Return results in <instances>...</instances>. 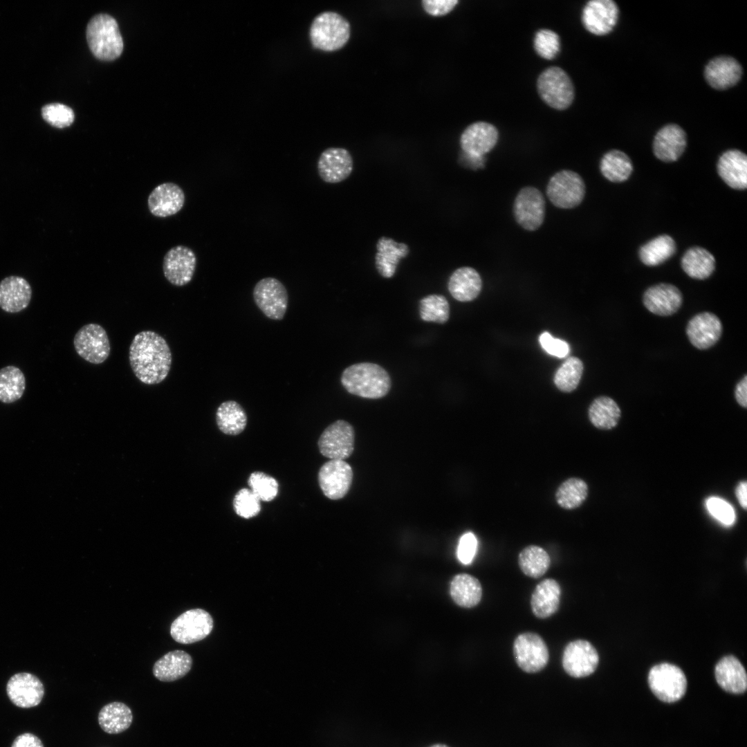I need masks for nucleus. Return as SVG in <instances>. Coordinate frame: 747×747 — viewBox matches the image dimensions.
Masks as SVG:
<instances>
[{"mask_svg": "<svg viewBox=\"0 0 747 747\" xmlns=\"http://www.w3.org/2000/svg\"><path fill=\"white\" fill-rule=\"evenodd\" d=\"M129 361L135 376L146 385H156L168 376L172 363L167 342L153 331H142L133 338Z\"/></svg>", "mask_w": 747, "mask_h": 747, "instance_id": "f257e3e1", "label": "nucleus"}, {"mask_svg": "<svg viewBox=\"0 0 747 747\" xmlns=\"http://www.w3.org/2000/svg\"><path fill=\"white\" fill-rule=\"evenodd\" d=\"M341 383L350 394L365 398H380L387 394L391 379L387 371L377 364L360 362L346 368Z\"/></svg>", "mask_w": 747, "mask_h": 747, "instance_id": "f03ea898", "label": "nucleus"}, {"mask_svg": "<svg viewBox=\"0 0 747 747\" xmlns=\"http://www.w3.org/2000/svg\"><path fill=\"white\" fill-rule=\"evenodd\" d=\"M86 39L93 54L102 60H113L123 50V41L116 20L107 14L93 17L86 28Z\"/></svg>", "mask_w": 747, "mask_h": 747, "instance_id": "7ed1b4c3", "label": "nucleus"}, {"mask_svg": "<svg viewBox=\"0 0 747 747\" xmlns=\"http://www.w3.org/2000/svg\"><path fill=\"white\" fill-rule=\"evenodd\" d=\"M351 28L349 21L333 11H324L313 20L309 30L312 46L331 52L342 48L349 41Z\"/></svg>", "mask_w": 747, "mask_h": 747, "instance_id": "20e7f679", "label": "nucleus"}, {"mask_svg": "<svg viewBox=\"0 0 747 747\" xmlns=\"http://www.w3.org/2000/svg\"><path fill=\"white\" fill-rule=\"evenodd\" d=\"M537 86L542 100L553 109H566L573 101L572 81L560 67L551 66L542 71L538 77Z\"/></svg>", "mask_w": 747, "mask_h": 747, "instance_id": "39448f33", "label": "nucleus"}, {"mask_svg": "<svg viewBox=\"0 0 747 747\" xmlns=\"http://www.w3.org/2000/svg\"><path fill=\"white\" fill-rule=\"evenodd\" d=\"M648 684L661 701L673 703L681 699L687 690V679L678 666L662 663L653 666L648 674Z\"/></svg>", "mask_w": 747, "mask_h": 747, "instance_id": "423d86ee", "label": "nucleus"}, {"mask_svg": "<svg viewBox=\"0 0 747 747\" xmlns=\"http://www.w3.org/2000/svg\"><path fill=\"white\" fill-rule=\"evenodd\" d=\"M513 651L517 665L527 673L539 672L548 663V646L542 637L535 632L519 634L513 642Z\"/></svg>", "mask_w": 747, "mask_h": 747, "instance_id": "0eeeda50", "label": "nucleus"}, {"mask_svg": "<svg viewBox=\"0 0 747 747\" xmlns=\"http://www.w3.org/2000/svg\"><path fill=\"white\" fill-rule=\"evenodd\" d=\"M546 194L556 207L570 209L578 206L585 194V185L582 177L571 170H562L549 180Z\"/></svg>", "mask_w": 747, "mask_h": 747, "instance_id": "6e6552de", "label": "nucleus"}, {"mask_svg": "<svg viewBox=\"0 0 747 747\" xmlns=\"http://www.w3.org/2000/svg\"><path fill=\"white\" fill-rule=\"evenodd\" d=\"M73 346L79 356L94 365L106 361L111 351L107 331L95 323L85 324L77 331L73 338Z\"/></svg>", "mask_w": 747, "mask_h": 747, "instance_id": "1a4fd4ad", "label": "nucleus"}, {"mask_svg": "<svg viewBox=\"0 0 747 747\" xmlns=\"http://www.w3.org/2000/svg\"><path fill=\"white\" fill-rule=\"evenodd\" d=\"M211 615L202 609H192L178 616L172 623L170 634L178 643L191 644L206 638L213 629Z\"/></svg>", "mask_w": 747, "mask_h": 747, "instance_id": "9d476101", "label": "nucleus"}, {"mask_svg": "<svg viewBox=\"0 0 747 747\" xmlns=\"http://www.w3.org/2000/svg\"><path fill=\"white\" fill-rule=\"evenodd\" d=\"M252 294L256 305L267 317L273 320L284 318L288 295L279 279L272 277L261 279L255 284Z\"/></svg>", "mask_w": 747, "mask_h": 747, "instance_id": "9b49d317", "label": "nucleus"}, {"mask_svg": "<svg viewBox=\"0 0 747 747\" xmlns=\"http://www.w3.org/2000/svg\"><path fill=\"white\" fill-rule=\"evenodd\" d=\"M354 442L352 425L346 421L338 420L323 431L318 440V448L324 456L344 461L351 455Z\"/></svg>", "mask_w": 747, "mask_h": 747, "instance_id": "f8f14e48", "label": "nucleus"}, {"mask_svg": "<svg viewBox=\"0 0 747 747\" xmlns=\"http://www.w3.org/2000/svg\"><path fill=\"white\" fill-rule=\"evenodd\" d=\"M598 663V653L587 640H572L564 649L562 665L566 673L572 677L583 678L591 675L596 671Z\"/></svg>", "mask_w": 747, "mask_h": 747, "instance_id": "ddd939ff", "label": "nucleus"}, {"mask_svg": "<svg viewBox=\"0 0 747 747\" xmlns=\"http://www.w3.org/2000/svg\"><path fill=\"white\" fill-rule=\"evenodd\" d=\"M513 212L522 228L529 231L538 229L545 215V201L541 192L534 187H523L515 199Z\"/></svg>", "mask_w": 747, "mask_h": 747, "instance_id": "4468645a", "label": "nucleus"}, {"mask_svg": "<svg viewBox=\"0 0 747 747\" xmlns=\"http://www.w3.org/2000/svg\"><path fill=\"white\" fill-rule=\"evenodd\" d=\"M196 266V257L190 248L178 245L170 248L165 255L163 271L166 279L172 285L183 286L193 278Z\"/></svg>", "mask_w": 747, "mask_h": 747, "instance_id": "2eb2a0df", "label": "nucleus"}, {"mask_svg": "<svg viewBox=\"0 0 747 747\" xmlns=\"http://www.w3.org/2000/svg\"><path fill=\"white\" fill-rule=\"evenodd\" d=\"M353 470L343 460H329L324 463L318 472V483L324 495L329 499L343 498L350 489Z\"/></svg>", "mask_w": 747, "mask_h": 747, "instance_id": "dca6fc26", "label": "nucleus"}, {"mask_svg": "<svg viewBox=\"0 0 747 747\" xmlns=\"http://www.w3.org/2000/svg\"><path fill=\"white\" fill-rule=\"evenodd\" d=\"M619 10L612 0H591L584 6L582 21L584 28L596 35L609 33L617 24Z\"/></svg>", "mask_w": 747, "mask_h": 747, "instance_id": "f3484780", "label": "nucleus"}, {"mask_svg": "<svg viewBox=\"0 0 747 747\" xmlns=\"http://www.w3.org/2000/svg\"><path fill=\"white\" fill-rule=\"evenodd\" d=\"M6 693L15 706L30 708L40 703L44 695V688L36 676L21 672L10 678L6 685Z\"/></svg>", "mask_w": 747, "mask_h": 747, "instance_id": "a211bd4d", "label": "nucleus"}, {"mask_svg": "<svg viewBox=\"0 0 747 747\" xmlns=\"http://www.w3.org/2000/svg\"><path fill=\"white\" fill-rule=\"evenodd\" d=\"M722 332L720 319L708 311L694 315L686 326V335L690 342L700 350L713 347L719 340Z\"/></svg>", "mask_w": 747, "mask_h": 747, "instance_id": "6ab92c4d", "label": "nucleus"}, {"mask_svg": "<svg viewBox=\"0 0 747 747\" xmlns=\"http://www.w3.org/2000/svg\"><path fill=\"white\" fill-rule=\"evenodd\" d=\"M351 154L344 148L330 147L324 150L317 160V172L321 179L328 183H338L347 179L353 171Z\"/></svg>", "mask_w": 747, "mask_h": 747, "instance_id": "aec40b11", "label": "nucleus"}, {"mask_svg": "<svg viewBox=\"0 0 747 747\" xmlns=\"http://www.w3.org/2000/svg\"><path fill=\"white\" fill-rule=\"evenodd\" d=\"M643 303L654 315L670 316L681 308L683 295L674 285L661 283L646 289L643 295Z\"/></svg>", "mask_w": 747, "mask_h": 747, "instance_id": "412c9836", "label": "nucleus"}, {"mask_svg": "<svg viewBox=\"0 0 747 747\" xmlns=\"http://www.w3.org/2000/svg\"><path fill=\"white\" fill-rule=\"evenodd\" d=\"M499 133L490 123L479 121L468 125L460 136V146L467 155L483 156L497 142Z\"/></svg>", "mask_w": 747, "mask_h": 747, "instance_id": "4be33fe9", "label": "nucleus"}, {"mask_svg": "<svg viewBox=\"0 0 747 747\" xmlns=\"http://www.w3.org/2000/svg\"><path fill=\"white\" fill-rule=\"evenodd\" d=\"M185 201L182 188L174 183L167 182L158 185L151 192L147 205L151 214L163 218L180 212Z\"/></svg>", "mask_w": 747, "mask_h": 747, "instance_id": "5701e85b", "label": "nucleus"}, {"mask_svg": "<svg viewBox=\"0 0 747 747\" xmlns=\"http://www.w3.org/2000/svg\"><path fill=\"white\" fill-rule=\"evenodd\" d=\"M687 145L685 131L676 124L663 127L655 135L653 151L663 162H674L682 155Z\"/></svg>", "mask_w": 747, "mask_h": 747, "instance_id": "b1692460", "label": "nucleus"}, {"mask_svg": "<svg viewBox=\"0 0 747 747\" xmlns=\"http://www.w3.org/2000/svg\"><path fill=\"white\" fill-rule=\"evenodd\" d=\"M742 67L739 62L729 56H719L711 59L704 69L708 84L714 89L726 90L735 86L741 79Z\"/></svg>", "mask_w": 747, "mask_h": 747, "instance_id": "393cba45", "label": "nucleus"}, {"mask_svg": "<svg viewBox=\"0 0 747 747\" xmlns=\"http://www.w3.org/2000/svg\"><path fill=\"white\" fill-rule=\"evenodd\" d=\"M32 288L23 277L9 276L0 282V308L7 313H18L30 304Z\"/></svg>", "mask_w": 747, "mask_h": 747, "instance_id": "a878e982", "label": "nucleus"}, {"mask_svg": "<svg viewBox=\"0 0 747 747\" xmlns=\"http://www.w3.org/2000/svg\"><path fill=\"white\" fill-rule=\"evenodd\" d=\"M717 172L731 188L743 190L747 187V157L738 149L727 150L717 163Z\"/></svg>", "mask_w": 747, "mask_h": 747, "instance_id": "bb28decb", "label": "nucleus"}, {"mask_svg": "<svg viewBox=\"0 0 747 747\" xmlns=\"http://www.w3.org/2000/svg\"><path fill=\"white\" fill-rule=\"evenodd\" d=\"M562 590L560 584L553 578H546L535 587L531 598L533 614L540 619L555 614L559 609Z\"/></svg>", "mask_w": 747, "mask_h": 747, "instance_id": "cd10ccee", "label": "nucleus"}, {"mask_svg": "<svg viewBox=\"0 0 747 747\" xmlns=\"http://www.w3.org/2000/svg\"><path fill=\"white\" fill-rule=\"evenodd\" d=\"M714 676L719 685L732 694H741L747 688L746 670L739 660L733 655L722 657L716 664Z\"/></svg>", "mask_w": 747, "mask_h": 747, "instance_id": "c85d7f7f", "label": "nucleus"}, {"mask_svg": "<svg viewBox=\"0 0 747 747\" xmlns=\"http://www.w3.org/2000/svg\"><path fill=\"white\" fill-rule=\"evenodd\" d=\"M376 249V268L385 278L394 276L400 260L406 257L409 252V246L406 243H397L386 237H382L378 240Z\"/></svg>", "mask_w": 747, "mask_h": 747, "instance_id": "c756f323", "label": "nucleus"}, {"mask_svg": "<svg viewBox=\"0 0 747 747\" xmlns=\"http://www.w3.org/2000/svg\"><path fill=\"white\" fill-rule=\"evenodd\" d=\"M482 282L473 268L463 266L455 270L450 277L448 287L451 295L460 302H470L481 292Z\"/></svg>", "mask_w": 747, "mask_h": 747, "instance_id": "7c9ffc66", "label": "nucleus"}, {"mask_svg": "<svg viewBox=\"0 0 747 747\" xmlns=\"http://www.w3.org/2000/svg\"><path fill=\"white\" fill-rule=\"evenodd\" d=\"M192 666V656L182 650L169 652L153 666L154 676L163 682H172L185 676Z\"/></svg>", "mask_w": 747, "mask_h": 747, "instance_id": "2f4dec72", "label": "nucleus"}, {"mask_svg": "<svg viewBox=\"0 0 747 747\" xmlns=\"http://www.w3.org/2000/svg\"><path fill=\"white\" fill-rule=\"evenodd\" d=\"M100 727L106 733L116 735L127 730L133 721V713L125 703L111 702L104 706L98 716Z\"/></svg>", "mask_w": 747, "mask_h": 747, "instance_id": "473e14b6", "label": "nucleus"}, {"mask_svg": "<svg viewBox=\"0 0 747 747\" xmlns=\"http://www.w3.org/2000/svg\"><path fill=\"white\" fill-rule=\"evenodd\" d=\"M450 592L454 602L464 608L477 606L482 598V587L479 580L468 573H459L453 578Z\"/></svg>", "mask_w": 747, "mask_h": 747, "instance_id": "72a5a7b5", "label": "nucleus"}, {"mask_svg": "<svg viewBox=\"0 0 747 747\" xmlns=\"http://www.w3.org/2000/svg\"><path fill=\"white\" fill-rule=\"evenodd\" d=\"M588 417L595 427L609 430L618 424L621 410L613 398L602 396L595 398L589 405Z\"/></svg>", "mask_w": 747, "mask_h": 747, "instance_id": "f704fd0d", "label": "nucleus"}, {"mask_svg": "<svg viewBox=\"0 0 747 747\" xmlns=\"http://www.w3.org/2000/svg\"><path fill=\"white\" fill-rule=\"evenodd\" d=\"M681 267L691 278L705 279L708 278L715 268V259L706 249L695 246L689 248L681 258Z\"/></svg>", "mask_w": 747, "mask_h": 747, "instance_id": "c9c22d12", "label": "nucleus"}, {"mask_svg": "<svg viewBox=\"0 0 747 747\" xmlns=\"http://www.w3.org/2000/svg\"><path fill=\"white\" fill-rule=\"evenodd\" d=\"M219 429L228 435H238L247 425V415L243 408L234 400L222 403L216 412Z\"/></svg>", "mask_w": 747, "mask_h": 747, "instance_id": "e433bc0d", "label": "nucleus"}, {"mask_svg": "<svg viewBox=\"0 0 747 747\" xmlns=\"http://www.w3.org/2000/svg\"><path fill=\"white\" fill-rule=\"evenodd\" d=\"M588 493L589 487L585 481L579 477H570L558 486L555 499L562 508L573 510L582 505Z\"/></svg>", "mask_w": 747, "mask_h": 747, "instance_id": "4c0bfd02", "label": "nucleus"}, {"mask_svg": "<svg viewBox=\"0 0 747 747\" xmlns=\"http://www.w3.org/2000/svg\"><path fill=\"white\" fill-rule=\"evenodd\" d=\"M600 169L602 174L609 181L620 183L629 178L633 171V165L625 153L613 149L602 156Z\"/></svg>", "mask_w": 747, "mask_h": 747, "instance_id": "58836bf2", "label": "nucleus"}, {"mask_svg": "<svg viewBox=\"0 0 747 747\" xmlns=\"http://www.w3.org/2000/svg\"><path fill=\"white\" fill-rule=\"evenodd\" d=\"M518 564L524 575L533 578H539L548 570L551 557L541 546L529 545L519 552Z\"/></svg>", "mask_w": 747, "mask_h": 747, "instance_id": "ea45409f", "label": "nucleus"}, {"mask_svg": "<svg viewBox=\"0 0 747 747\" xmlns=\"http://www.w3.org/2000/svg\"><path fill=\"white\" fill-rule=\"evenodd\" d=\"M675 252L674 240L667 234H662L641 246L639 257L645 265L655 266L670 259Z\"/></svg>", "mask_w": 747, "mask_h": 747, "instance_id": "a19ab883", "label": "nucleus"}, {"mask_svg": "<svg viewBox=\"0 0 747 747\" xmlns=\"http://www.w3.org/2000/svg\"><path fill=\"white\" fill-rule=\"evenodd\" d=\"M26 389V378L22 371L13 365L0 369V401L9 404L21 398Z\"/></svg>", "mask_w": 747, "mask_h": 747, "instance_id": "79ce46f5", "label": "nucleus"}, {"mask_svg": "<svg viewBox=\"0 0 747 747\" xmlns=\"http://www.w3.org/2000/svg\"><path fill=\"white\" fill-rule=\"evenodd\" d=\"M584 369L583 363L577 357L567 358L557 370L554 382L562 391L570 392L578 385Z\"/></svg>", "mask_w": 747, "mask_h": 747, "instance_id": "37998d69", "label": "nucleus"}, {"mask_svg": "<svg viewBox=\"0 0 747 747\" xmlns=\"http://www.w3.org/2000/svg\"><path fill=\"white\" fill-rule=\"evenodd\" d=\"M449 315V303L443 295L432 294L421 299L420 316L423 320L444 324Z\"/></svg>", "mask_w": 747, "mask_h": 747, "instance_id": "c03bdc74", "label": "nucleus"}, {"mask_svg": "<svg viewBox=\"0 0 747 747\" xmlns=\"http://www.w3.org/2000/svg\"><path fill=\"white\" fill-rule=\"evenodd\" d=\"M248 483L260 501H270L277 495L279 485L277 480L263 472L251 473Z\"/></svg>", "mask_w": 747, "mask_h": 747, "instance_id": "a18cd8bd", "label": "nucleus"}, {"mask_svg": "<svg viewBox=\"0 0 747 747\" xmlns=\"http://www.w3.org/2000/svg\"><path fill=\"white\" fill-rule=\"evenodd\" d=\"M533 46L536 53L541 57L552 59L560 51V37L553 30L541 29L535 35Z\"/></svg>", "mask_w": 747, "mask_h": 747, "instance_id": "49530a36", "label": "nucleus"}, {"mask_svg": "<svg viewBox=\"0 0 747 747\" xmlns=\"http://www.w3.org/2000/svg\"><path fill=\"white\" fill-rule=\"evenodd\" d=\"M233 508L239 516L250 519L260 512V500L250 489L241 488L234 497Z\"/></svg>", "mask_w": 747, "mask_h": 747, "instance_id": "de8ad7c7", "label": "nucleus"}, {"mask_svg": "<svg viewBox=\"0 0 747 747\" xmlns=\"http://www.w3.org/2000/svg\"><path fill=\"white\" fill-rule=\"evenodd\" d=\"M42 115L48 123L58 128L71 125L75 118L72 109L60 103H52L44 106L42 109Z\"/></svg>", "mask_w": 747, "mask_h": 747, "instance_id": "09e8293b", "label": "nucleus"}, {"mask_svg": "<svg viewBox=\"0 0 747 747\" xmlns=\"http://www.w3.org/2000/svg\"><path fill=\"white\" fill-rule=\"evenodd\" d=\"M706 504L710 513L723 524L730 525L734 522V510L723 499L712 497L706 500Z\"/></svg>", "mask_w": 747, "mask_h": 747, "instance_id": "8fccbe9b", "label": "nucleus"}, {"mask_svg": "<svg viewBox=\"0 0 747 747\" xmlns=\"http://www.w3.org/2000/svg\"><path fill=\"white\" fill-rule=\"evenodd\" d=\"M539 341L542 348L550 355L564 358L569 353V346L564 340L554 338L549 333H542Z\"/></svg>", "mask_w": 747, "mask_h": 747, "instance_id": "3c124183", "label": "nucleus"}, {"mask_svg": "<svg viewBox=\"0 0 747 747\" xmlns=\"http://www.w3.org/2000/svg\"><path fill=\"white\" fill-rule=\"evenodd\" d=\"M477 546V541L474 535L467 533L463 535L459 540L457 556L459 561L464 564H468L472 561Z\"/></svg>", "mask_w": 747, "mask_h": 747, "instance_id": "603ef678", "label": "nucleus"}, {"mask_svg": "<svg viewBox=\"0 0 747 747\" xmlns=\"http://www.w3.org/2000/svg\"><path fill=\"white\" fill-rule=\"evenodd\" d=\"M459 3L458 0H422L424 10L432 16H442L449 13Z\"/></svg>", "mask_w": 747, "mask_h": 747, "instance_id": "864d4df0", "label": "nucleus"}, {"mask_svg": "<svg viewBox=\"0 0 747 747\" xmlns=\"http://www.w3.org/2000/svg\"><path fill=\"white\" fill-rule=\"evenodd\" d=\"M11 747H44L41 739L36 735L25 732L17 736Z\"/></svg>", "mask_w": 747, "mask_h": 747, "instance_id": "5fc2aeb1", "label": "nucleus"}, {"mask_svg": "<svg viewBox=\"0 0 747 747\" xmlns=\"http://www.w3.org/2000/svg\"><path fill=\"white\" fill-rule=\"evenodd\" d=\"M735 397L737 403L742 407H747V376L737 383L735 389Z\"/></svg>", "mask_w": 747, "mask_h": 747, "instance_id": "6e6d98bb", "label": "nucleus"}, {"mask_svg": "<svg viewBox=\"0 0 747 747\" xmlns=\"http://www.w3.org/2000/svg\"><path fill=\"white\" fill-rule=\"evenodd\" d=\"M747 483L746 481H740L736 487L735 495L737 499L744 510L747 508Z\"/></svg>", "mask_w": 747, "mask_h": 747, "instance_id": "4d7b16f0", "label": "nucleus"}, {"mask_svg": "<svg viewBox=\"0 0 747 747\" xmlns=\"http://www.w3.org/2000/svg\"><path fill=\"white\" fill-rule=\"evenodd\" d=\"M430 747H448V746H446V745H444V744H435V745H433V746H432Z\"/></svg>", "mask_w": 747, "mask_h": 747, "instance_id": "13d9d810", "label": "nucleus"}]
</instances>
